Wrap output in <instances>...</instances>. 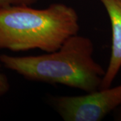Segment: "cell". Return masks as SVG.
Here are the masks:
<instances>
[{"instance_id": "6da1fadb", "label": "cell", "mask_w": 121, "mask_h": 121, "mask_svg": "<svg viewBox=\"0 0 121 121\" xmlns=\"http://www.w3.org/2000/svg\"><path fill=\"white\" fill-rule=\"evenodd\" d=\"M94 54L92 40L77 34L55 51L37 56L1 55L0 61L26 79L60 84L90 93L100 89L106 72L95 60Z\"/></svg>"}, {"instance_id": "7a4b0ae2", "label": "cell", "mask_w": 121, "mask_h": 121, "mask_svg": "<svg viewBox=\"0 0 121 121\" xmlns=\"http://www.w3.org/2000/svg\"><path fill=\"white\" fill-rule=\"evenodd\" d=\"M79 30L77 11L64 4H52L44 9L28 5L0 8V49L52 52Z\"/></svg>"}, {"instance_id": "3957f363", "label": "cell", "mask_w": 121, "mask_h": 121, "mask_svg": "<svg viewBox=\"0 0 121 121\" xmlns=\"http://www.w3.org/2000/svg\"><path fill=\"white\" fill-rule=\"evenodd\" d=\"M49 104L65 121H100L121 105V84L82 95H50Z\"/></svg>"}, {"instance_id": "277c9868", "label": "cell", "mask_w": 121, "mask_h": 121, "mask_svg": "<svg viewBox=\"0 0 121 121\" xmlns=\"http://www.w3.org/2000/svg\"><path fill=\"white\" fill-rule=\"evenodd\" d=\"M108 13L112 29L111 55L100 89L107 88L121 68V2L119 0H98Z\"/></svg>"}, {"instance_id": "5b68a950", "label": "cell", "mask_w": 121, "mask_h": 121, "mask_svg": "<svg viewBox=\"0 0 121 121\" xmlns=\"http://www.w3.org/2000/svg\"><path fill=\"white\" fill-rule=\"evenodd\" d=\"M40 0H0V8L11 5H31Z\"/></svg>"}, {"instance_id": "8992f818", "label": "cell", "mask_w": 121, "mask_h": 121, "mask_svg": "<svg viewBox=\"0 0 121 121\" xmlns=\"http://www.w3.org/2000/svg\"><path fill=\"white\" fill-rule=\"evenodd\" d=\"M1 67V65H0ZM10 89V84L7 76L0 71V97L6 94Z\"/></svg>"}, {"instance_id": "52a82bcc", "label": "cell", "mask_w": 121, "mask_h": 121, "mask_svg": "<svg viewBox=\"0 0 121 121\" xmlns=\"http://www.w3.org/2000/svg\"><path fill=\"white\" fill-rule=\"evenodd\" d=\"M119 1H121V0H119Z\"/></svg>"}]
</instances>
